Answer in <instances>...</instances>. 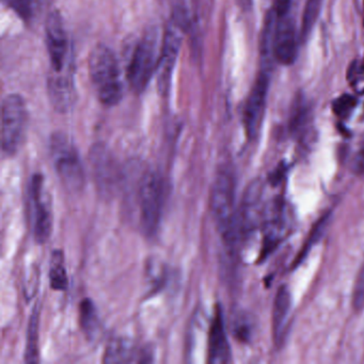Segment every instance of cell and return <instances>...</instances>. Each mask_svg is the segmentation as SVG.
I'll use <instances>...</instances> for the list:
<instances>
[{
	"mask_svg": "<svg viewBox=\"0 0 364 364\" xmlns=\"http://www.w3.org/2000/svg\"><path fill=\"white\" fill-rule=\"evenodd\" d=\"M210 210L228 250L236 252L242 238L238 229L235 176L230 168H223L215 176L210 193Z\"/></svg>",
	"mask_w": 364,
	"mask_h": 364,
	"instance_id": "cell-1",
	"label": "cell"
},
{
	"mask_svg": "<svg viewBox=\"0 0 364 364\" xmlns=\"http://www.w3.org/2000/svg\"><path fill=\"white\" fill-rule=\"evenodd\" d=\"M89 74L99 101L107 107L120 103L123 97L120 67L114 50L99 44L89 56Z\"/></svg>",
	"mask_w": 364,
	"mask_h": 364,
	"instance_id": "cell-2",
	"label": "cell"
},
{
	"mask_svg": "<svg viewBox=\"0 0 364 364\" xmlns=\"http://www.w3.org/2000/svg\"><path fill=\"white\" fill-rule=\"evenodd\" d=\"M166 183L156 170H148L138 183L137 206L139 225L146 237L156 235L163 218Z\"/></svg>",
	"mask_w": 364,
	"mask_h": 364,
	"instance_id": "cell-3",
	"label": "cell"
},
{
	"mask_svg": "<svg viewBox=\"0 0 364 364\" xmlns=\"http://www.w3.org/2000/svg\"><path fill=\"white\" fill-rule=\"evenodd\" d=\"M50 151L55 171L63 184L69 191H82L86 183L84 164L77 148L69 136L63 132L53 134Z\"/></svg>",
	"mask_w": 364,
	"mask_h": 364,
	"instance_id": "cell-4",
	"label": "cell"
},
{
	"mask_svg": "<svg viewBox=\"0 0 364 364\" xmlns=\"http://www.w3.org/2000/svg\"><path fill=\"white\" fill-rule=\"evenodd\" d=\"M159 41V31L152 28L144 33L136 46L127 67V80L136 93L144 92L157 72L161 50Z\"/></svg>",
	"mask_w": 364,
	"mask_h": 364,
	"instance_id": "cell-5",
	"label": "cell"
},
{
	"mask_svg": "<svg viewBox=\"0 0 364 364\" xmlns=\"http://www.w3.org/2000/svg\"><path fill=\"white\" fill-rule=\"evenodd\" d=\"M27 127V109L18 95H10L1 106V146L7 155H14L24 141Z\"/></svg>",
	"mask_w": 364,
	"mask_h": 364,
	"instance_id": "cell-6",
	"label": "cell"
},
{
	"mask_svg": "<svg viewBox=\"0 0 364 364\" xmlns=\"http://www.w3.org/2000/svg\"><path fill=\"white\" fill-rule=\"evenodd\" d=\"M291 9L272 10L274 16L272 25V52L277 63L282 65L294 63L297 57L300 33L296 28Z\"/></svg>",
	"mask_w": 364,
	"mask_h": 364,
	"instance_id": "cell-7",
	"label": "cell"
},
{
	"mask_svg": "<svg viewBox=\"0 0 364 364\" xmlns=\"http://www.w3.org/2000/svg\"><path fill=\"white\" fill-rule=\"evenodd\" d=\"M46 42L52 73L73 71L69 36L59 11L50 12L46 22Z\"/></svg>",
	"mask_w": 364,
	"mask_h": 364,
	"instance_id": "cell-8",
	"label": "cell"
},
{
	"mask_svg": "<svg viewBox=\"0 0 364 364\" xmlns=\"http://www.w3.org/2000/svg\"><path fill=\"white\" fill-rule=\"evenodd\" d=\"M31 203V221L36 242L46 244L53 232V208L50 197L42 174H33L29 184Z\"/></svg>",
	"mask_w": 364,
	"mask_h": 364,
	"instance_id": "cell-9",
	"label": "cell"
},
{
	"mask_svg": "<svg viewBox=\"0 0 364 364\" xmlns=\"http://www.w3.org/2000/svg\"><path fill=\"white\" fill-rule=\"evenodd\" d=\"M89 163L99 191L109 197L114 195L122 182L123 174L112 151L104 144H93L89 152Z\"/></svg>",
	"mask_w": 364,
	"mask_h": 364,
	"instance_id": "cell-10",
	"label": "cell"
},
{
	"mask_svg": "<svg viewBox=\"0 0 364 364\" xmlns=\"http://www.w3.org/2000/svg\"><path fill=\"white\" fill-rule=\"evenodd\" d=\"M185 26H186V21H185L184 14L178 12L172 18L171 25L168 27L164 37L161 57H159V67H157L159 90L163 95H166L169 89L172 71L180 52Z\"/></svg>",
	"mask_w": 364,
	"mask_h": 364,
	"instance_id": "cell-11",
	"label": "cell"
},
{
	"mask_svg": "<svg viewBox=\"0 0 364 364\" xmlns=\"http://www.w3.org/2000/svg\"><path fill=\"white\" fill-rule=\"evenodd\" d=\"M264 218V184L257 178L247 186L238 208V229L242 242L255 233Z\"/></svg>",
	"mask_w": 364,
	"mask_h": 364,
	"instance_id": "cell-12",
	"label": "cell"
},
{
	"mask_svg": "<svg viewBox=\"0 0 364 364\" xmlns=\"http://www.w3.org/2000/svg\"><path fill=\"white\" fill-rule=\"evenodd\" d=\"M269 78L266 70L259 72L245 106V129L247 136L251 140L257 138L261 131L269 91Z\"/></svg>",
	"mask_w": 364,
	"mask_h": 364,
	"instance_id": "cell-13",
	"label": "cell"
},
{
	"mask_svg": "<svg viewBox=\"0 0 364 364\" xmlns=\"http://www.w3.org/2000/svg\"><path fill=\"white\" fill-rule=\"evenodd\" d=\"M48 90L53 107L61 114L69 112L76 102L73 71L50 74L48 77Z\"/></svg>",
	"mask_w": 364,
	"mask_h": 364,
	"instance_id": "cell-14",
	"label": "cell"
},
{
	"mask_svg": "<svg viewBox=\"0 0 364 364\" xmlns=\"http://www.w3.org/2000/svg\"><path fill=\"white\" fill-rule=\"evenodd\" d=\"M208 363L223 364L231 362V348L225 330V318L220 306H217L208 334Z\"/></svg>",
	"mask_w": 364,
	"mask_h": 364,
	"instance_id": "cell-15",
	"label": "cell"
},
{
	"mask_svg": "<svg viewBox=\"0 0 364 364\" xmlns=\"http://www.w3.org/2000/svg\"><path fill=\"white\" fill-rule=\"evenodd\" d=\"M291 295L287 287H281L277 291L272 306V334L277 346L284 343L289 328L291 313Z\"/></svg>",
	"mask_w": 364,
	"mask_h": 364,
	"instance_id": "cell-16",
	"label": "cell"
},
{
	"mask_svg": "<svg viewBox=\"0 0 364 364\" xmlns=\"http://www.w3.org/2000/svg\"><path fill=\"white\" fill-rule=\"evenodd\" d=\"M146 351L139 353L129 338H117L110 341L106 348L103 361L105 363H127L148 362Z\"/></svg>",
	"mask_w": 364,
	"mask_h": 364,
	"instance_id": "cell-17",
	"label": "cell"
},
{
	"mask_svg": "<svg viewBox=\"0 0 364 364\" xmlns=\"http://www.w3.org/2000/svg\"><path fill=\"white\" fill-rule=\"evenodd\" d=\"M80 323L89 340L97 338L100 332V318L97 306L90 298H84L80 304Z\"/></svg>",
	"mask_w": 364,
	"mask_h": 364,
	"instance_id": "cell-18",
	"label": "cell"
},
{
	"mask_svg": "<svg viewBox=\"0 0 364 364\" xmlns=\"http://www.w3.org/2000/svg\"><path fill=\"white\" fill-rule=\"evenodd\" d=\"M39 306H36L31 312L27 326L26 350H25V361L27 363H37L39 361Z\"/></svg>",
	"mask_w": 364,
	"mask_h": 364,
	"instance_id": "cell-19",
	"label": "cell"
},
{
	"mask_svg": "<svg viewBox=\"0 0 364 364\" xmlns=\"http://www.w3.org/2000/svg\"><path fill=\"white\" fill-rule=\"evenodd\" d=\"M50 289L54 291H65L69 287L65 255L59 249L53 251L52 257H50Z\"/></svg>",
	"mask_w": 364,
	"mask_h": 364,
	"instance_id": "cell-20",
	"label": "cell"
},
{
	"mask_svg": "<svg viewBox=\"0 0 364 364\" xmlns=\"http://www.w3.org/2000/svg\"><path fill=\"white\" fill-rule=\"evenodd\" d=\"M323 0H306L302 14L301 26H300V40L306 39L314 28Z\"/></svg>",
	"mask_w": 364,
	"mask_h": 364,
	"instance_id": "cell-21",
	"label": "cell"
},
{
	"mask_svg": "<svg viewBox=\"0 0 364 364\" xmlns=\"http://www.w3.org/2000/svg\"><path fill=\"white\" fill-rule=\"evenodd\" d=\"M4 3L22 20L29 21L33 16V0H4Z\"/></svg>",
	"mask_w": 364,
	"mask_h": 364,
	"instance_id": "cell-22",
	"label": "cell"
},
{
	"mask_svg": "<svg viewBox=\"0 0 364 364\" xmlns=\"http://www.w3.org/2000/svg\"><path fill=\"white\" fill-rule=\"evenodd\" d=\"M357 100L349 95H344L334 101L333 112L340 118H347L355 107Z\"/></svg>",
	"mask_w": 364,
	"mask_h": 364,
	"instance_id": "cell-23",
	"label": "cell"
},
{
	"mask_svg": "<svg viewBox=\"0 0 364 364\" xmlns=\"http://www.w3.org/2000/svg\"><path fill=\"white\" fill-rule=\"evenodd\" d=\"M353 306L357 311L364 309V261L358 272L353 293Z\"/></svg>",
	"mask_w": 364,
	"mask_h": 364,
	"instance_id": "cell-24",
	"label": "cell"
},
{
	"mask_svg": "<svg viewBox=\"0 0 364 364\" xmlns=\"http://www.w3.org/2000/svg\"><path fill=\"white\" fill-rule=\"evenodd\" d=\"M351 171L357 176L364 178V136L358 144L351 161Z\"/></svg>",
	"mask_w": 364,
	"mask_h": 364,
	"instance_id": "cell-25",
	"label": "cell"
},
{
	"mask_svg": "<svg viewBox=\"0 0 364 364\" xmlns=\"http://www.w3.org/2000/svg\"><path fill=\"white\" fill-rule=\"evenodd\" d=\"M237 1L244 9H249L250 8L251 0H237Z\"/></svg>",
	"mask_w": 364,
	"mask_h": 364,
	"instance_id": "cell-26",
	"label": "cell"
}]
</instances>
